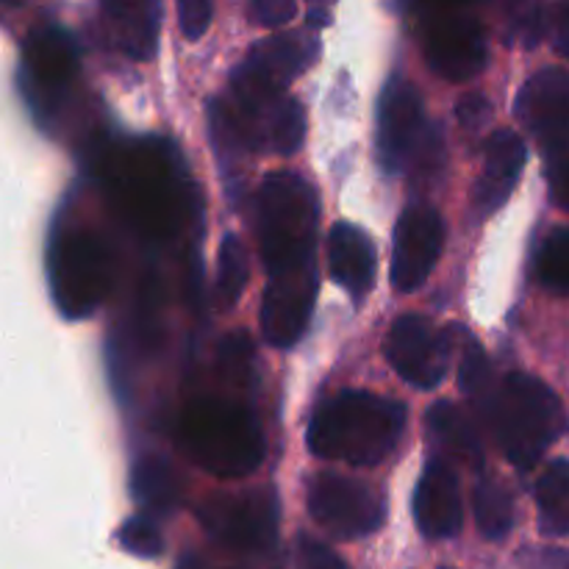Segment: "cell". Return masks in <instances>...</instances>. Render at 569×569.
<instances>
[{
	"mask_svg": "<svg viewBox=\"0 0 569 569\" xmlns=\"http://www.w3.org/2000/svg\"><path fill=\"white\" fill-rule=\"evenodd\" d=\"M406 431V406L365 389H345L315 411L309 450L356 467L381 465Z\"/></svg>",
	"mask_w": 569,
	"mask_h": 569,
	"instance_id": "1",
	"label": "cell"
},
{
	"mask_svg": "<svg viewBox=\"0 0 569 569\" xmlns=\"http://www.w3.org/2000/svg\"><path fill=\"white\" fill-rule=\"evenodd\" d=\"M506 459L531 470L567 431V411L559 395L539 378L511 372L495 387L483 406Z\"/></svg>",
	"mask_w": 569,
	"mask_h": 569,
	"instance_id": "2",
	"label": "cell"
},
{
	"mask_svg": "<svg viewBox=\"0 0 569 569\" xmlns=\"http://www.w3.org/2000/svg\"><path fill=\"white\" fill-rule=\"evenodd\" d=\"M320 203L298 172L278 170L261 181L256 194V233L267 276L315 264Z\"/></svg>",
	"mask_w": 569,
	"mask_h": 569,
	"instance_id": "3",
	"label": "cell"
},
{
	"mask_svg": "<svg viewBox=\"0 0 569 569\" xmlns=\"http://www.w3.org/2000/svg\"><path fill=\"white\" fill-rule=\"evenodd\" d=\"M181 442L189 459L217 478H244L264 459V431L253 411L226 398H200L183 411Z\"/></svg>",
	"mask_w": 569,
	"mask_h": 569,
	"instance_id": "4",
	"label": "cell"
},
{
	"mask_svg": "<svg viewBox=\"0 0 569 569\" xmlns=\"http://www.w3.org/2000/svg\"><path fill=\"white\" fill-rule=\"evenodd\" d=\"M109 183L128 220L144 233H170L183 217L178 159L164 144H131L120 159L111 161Z\"/></svg>",
	"mask_w": 569,
	"mask_h": 569,
	"instance_id": "5",
	"label": "cell"
},
{
	"mask_svg": "<svg viewBox=\"0 0 569 569\" xmlns=\"http://www.w3.org/2000/svg\"><path fill=\"white\" fill-rule=\"evenodd\" d=\"M50 283L61 315L87 317L106 298L111 283L109 250L83 228H64L50 242Z\"/></svg>",
	"mask_w": 569,
	"mask_h": 569,
	"instance_id": "6",
	"label": "cell"
},
{
	"mask_svg": "<svg viewBox=\"0 0 569 569\" xmlns=\"http://www.w3.org/2000/svg\"><path fill=\"white\" fill-rule=\"evenodd\" d=\"M309 515L333 539H361L383 526L387 506L367 483L320 472L309 487Z\"/></svg>",
	"mask_w": 569,
	"mask_h": 569,
	"instance_id": "7",
	"label": "cell"
},
{
	"mask_svg": "<svg viewBox=\"0 0 569 569\" xmlns=\"http://www.w3.org/2000/svg\"><path fill=\"white\" fill-rule=\"evenodd\" d=\"M206 531L237 553H264L278 537V500L270 489L222 495L200 509Z\"/></svg>",
	"mask_w": 569,
	"mask_h": 569,
	"instance_id": "8",
	"label": "cell"
},
{
	"mask_svg": "<svg viewBox=\"0 0 569 569\" xmlns=\"http://www.w3.org/2000/svg\"><path fill=\"white\" fill-rule=\"evenodd\" d=\"M450 348L453 345L420 315L398 317L383 342L392 370L417 389H433L442 383Z\"/></svg>",
	"mask_w": 569,
	"mask_h": 569,
	"instance_id": "9",
	"label": "cell"
},
{
	"mask_svg": "<svg viewBox=\"0 0 569 569\" xmlns=\"http://www.w3.org/2000/svg\"><path fill=\"white\" fill-rule=\"evenodd\" d=\"M445 248V222L433 206L415 203L400 214L395 228L392 287L398 292H415L437 267Z\"/></svg>",
	"mask_w": 569,
	"mask_h": 569,
	"instance_id": "10",
	"label": "cell"
},
{
	"mask_svg": "<svg viewBox=\"0 0 569 569\" xmlns=\"http://www.w3.org/2000/svg\"><path fill=\"white\" fill-rule=\"evenodd\" d=\"M428 67L439 78L465 83L483 72L489 59L487 31L476 17L442 14L428 26L426 33Z\"/></svg>",
	"mask_w": 569,
	"mask_h": 569,
	"instance_id": "11",
	"label": "cell"
},
{
	"mask_svg": "<svg viewBox=\"0 0 569 569\" xmlns=\"http://www.w3.org/2000/svg\"><path fill=\"white\" fill-rule=\"evenodd\" d=\"M422 126L426 111L420 92L403 78H392L378 100V159L389 176L409 164L426 137Z\"/></svg>",
	"mask_w": 569,
	"mask_h": 569,
	"instance_id": "12",
	"label": "cell"
},
{
	"mask_svg": "<svg viewBox=\"0 0 569 569\" xmlns=\"http://www.w3.org/2000/svg\"><path fill=\"white\" fill-rule=\"evenodd\" d=\"M26 92L33 106L44 109L53 106L76 81L78 48L67 31L56 26H42L26 39Z\"/></svg>",
	"mask_w": 569,
	"mask_h": 569,
	"instance_id": "13",
	"label": "cell"
},
{
	"mask_svg": "<svg viewBox=\"0 0 569 569\" xmlns=\"http://www.w3.org/2000/svg\"><path fill=\"white\" fill-rule=\"evenodd\" d=\"M317 298V267L270 276L261 303V331L276 348H289L303 337Z\"/></svg>",
	"mask_w": 569,
	"mask_h": 569,
	"instance_id": "14",
	"label": "cell"
},
{
	"mask_svg": "<svg viewBox=\"0 0 569 569\" xmlns=\"http://www.w3.org/2000/svg\"><path fill=\"white\" fill-rule=\"evenodd\" d=\"M517 117L548 153L569 144V72L548 67L528 78L517 94Z\"/></svg>",
	"mask_w": 569,
	"mask_h": 569,
	"instance_id": "15",
	"label": "cell"
},
{
	"mask_svg": "<svg viewBox=\"0 0 569 569\" xmlns=\"http://www.w3.org/2000/svg\"><path fill=\"white\" fill-rule=\"evenodd\" d=\"M415 522L426 539H450L465 526L459 478L445 459L428 461L415 492Z\"/></svg>",
	"mask_w": 569,
	"mask_h": 569,
	"instance_id": "16",
	"label": "cell"
},
{
	"mask_svg": "<svg viewBox=\"0 0 569 569\" xmlns=\"http://www.w3.org/2000/svg\"><path fill=\"white\" fill-rule=\"evenodd\" d=\"M526 167V142L515 131H495L483 150L481 176L476 181L472 203L481 217H489L509 200Z\"/></svg>",
	"mask_w": 569,
	"mask_h": 569,
	"instance_id": "17",
	"label": "cell"
},
{
	"mask_svg": "<svg viewBox=\"0 0 569 569\" xmlns=\"http://www.w3.org/2000/svg\"><path fill=\"white\" fill-rule=\"evenodd\" d=\"M106 33L133 61L153 59L159 48L161 0H100Z\"/></svg>",
	"mask_w": 569,
	"mask_h": 569,
	"instance_id": "18",
	"label": "cell"
},
{
	"mask_svg": "<svg viewBox=\"0 0 569 569\" xmlns=\"http://www.w3.org/2000/svg\"><path fill=\"white\" fill-rule=\"evenodd\" d=\"M317 56V39L306 31L278 33L264 39L248 53V59L237 67V72L267 83L272 89H287L292 78H298L311 59Z\"/></svg>",
	"mask_w": 569,
	"mask_h": 569,
	"instance_id": "19",
	"label": "cell"
},
{
	"mask_svg": "<svg viewBox=\"0 0 569 569\" xmlns=\"http://www.w3.org/2000/svg\"><path fill=\"white\" fill-rule=\"evenodd\" d=\"M328 267L345 292L361 298L376 281V248L361 228L350 222H337L328 237Z\"/></svg>",
	"mask_w": 569,
	"mask_h": 569,
	"instance_id": "20",
	"label": "cell"
},
{
	"mask_svg": "<svg viewBox=\"0 0 569 569\" xmlns=\"http://www.w3.org/2000/svg\"><path fill=\"white\" fill-rule=\"evenodd\" d=\"M428 433H431L433 448L445 456V461H459L467 467L483 465L481 437H478L470 417L456 403L439 400L428 409Z\"/></svg>",
	"mask_w": 569,
	"mask_h": 569,
	"instance_id": "21",
	"label": "cell"
},
{
	"mask_svg": "<svg viewBox=\"0 0 569 569\" xmlns=\"http://www.w3.org/2000/svg\"><path fill=\"white\" fill-rule=\"evenodd\" d=\"M537 511L545 537H569V459L550 461L539 476Z\"/></svg>",
	"mask_w": 569,
	"mask_h": 569,
	"instance_id": "22",
	"label": "cell"
},
{
	"mask_svg": "<svg viewBox=\"0 0 569 569\" xmlns=\"http://www.w3.org/2000/svg\"><path fill=\"white\" fill-rule=\"evenodd\" d=\"M131 495L150 515H170L181 500V487L167 461L142 459L131 472Z\"/></svg>",
	"mask_w": 569,
	"mask_h": 569,
	"instance_id": "23",
	"label": "cell"
},
{
	"mask_svg": "<svg viewBox=\"0 0 569 569\" xmlns=\"http://www.w3.org/2000/svg\"><path fill=\"white\" fill-rule=\"evenodd\" d=\"M472 511H476L478 531L489 542H500L515 528V498L498 481H481L472 492Z\"/></svg>",
	"mask_w": 569,
	"mask_h": 569,
	"instance_id": "24",
	"label": "cell"
},
{
	"mask_svg": "<svg viewBox=\"0 0 569 569\" xmlns=\"http://www.w3.org/2000/svg\"><path fill=\"white\" fill-rule=\"evenodd\" d=\"M456 350H459V387L461 392L470 395L478 403V409H483L489 400V395L495 392L492 387V367H489L487 353H483L481 345L470 337L467 331L456 328Z\"/></svg>",
	"mask_w": 569,
	"mask_h": 569,
	"instance_id": "25",
	"label": "cell"
},
{
	"mask_svg": "<svg viewBox=\"0 0 569 569\" xmlns=\"http://www.w3.org/2000/svg\"><path fill=\"white\" fill-rule=\"evenodd\" d=\"M537 278L548 292L569 298V228H556L537 250Z\"/></svg>",
	"mask_w": 569,
	"mask_h": 569,
	"instance_id": "26",
	"label": "cell"
},
{
	"mask_svg": "<svg viewBox=\"0 0 569 569\" xmlns=\"http://www.w3.org/2000/svg\"><path fill=\"white\" fill-rule=\"evenodd\" d=\"M248 283V253L239 237L228 233L220 244V267H217V300L222 309L237 306Z\"/></svg>",
	"mask_w": 569,
	"mask_h": 569,
	"instance_id": "27",
	"label": "cell"
},
{
	"mask_svg": "<svg viewBox=\"0 0 569 569\" xmlns=\"http://www.w3.org/2000/svg\"><path fill=\"white\" fill-rule=\"evenodd\" d=\"M500 17L509 42L537 48L545 33V0H500Z\"/></svg>",
	"mask_w": 569,
	"mask_h": 569,
	"instance_id": "28",
	"label": "cell"
},
{
	"mask_svg": "<svg viewBox=\"0 0 569 569\" xmlns=\"http://www.w3.org/2000/svg\"><path fill=\"white\" fill-rule=\"evenodd\" d=\"M117 542L122 550L139 556V559H156L164 550V539H161L159 528L150 517H131L117 531Z\"/></svg>",
	"mask_w": 569,
	"mask_h": 569,
	"instance_id": "29",
	"label": "cell"
},
{
	"mask_svg": "<svg viewBox=\"0 0 569 569\" xmlns=\"http://www.w3.org/2000/svg\"><path fill=\"white\" fill-rule=\"evenodd\" d=\"M411 164H415L417 178H422V181H428V178H433L439 170H442L445 144H442V137H439L437 128H433L428 137H422L420 148H417L415 156H411Z\"/></svg>",
	"mask_w": 569,
	"mask_h": 569,
	"instance_id": "30",
	"label": "cell"
},
{
	"mask_svg": "<svg viewBox=\"0 0 569 569\" xmlns=\"http://www.w3.org/2000/svg\"><path fill=\"white\" fill-rule=\"evenodd\" d=\"M295 569H348L342 565L333 550H328L326 545L315 542L309 537H300L298 553H295Z\"/></svg>",
	"mask_w": 569,
	"mask_h": 569,
	"instance_id": "31",
	"label": "cell"
},
{
	"mask_svg": "<svg viewBox=\"0 0 569 569\" xmlns=\"http://www.w3.org/2000/svg\"><path fill=\"white\" fill-rule=\"evenodd\" d=\"M178 11H181L183 33L189 39H200L211 22L214 0H178Z\"/></svg>",
	"mask_w": 569,
	"mask_h": 569,
	"instance_id": "32",
	"label": "cell"
},
{
	"mask_svg": "<svg viewBox=\"0 0 569 569\" xmlns=\"http://www.w3.org/2000/svg\"><path fill=\"white\" fill-rule=\"evenodd\" d=\"M250 17L264 28L287 26L295 17V0H250Z\"/></svg>",
	"mask_w": 569,
	"mask_h": 569,
	"instance_id": "33",
	"label": "cell"
},
{
	"mask_svg": "<svg viewBox=\"0 0 569 569\" xmlns=\"http://www.w3.org/2000/svg\"><path fill=\"white\" fill-rule=\"evenodd\" d=\"M456 117H459L461 128H467V131H481L489 122V117H492V103L481 92H472L459 100Z\"/></svg>",
	"mask_w": 569,
	"mask_h": 569,
	"instance_id": "34",
	"label": "cell"
},
{
	"mask_svg": "<svg viewBox=\"0 0 569 569\" xmlns=\"http://www.w3.org/2000/svg\"><path fill=\"white\" fill-rule=\"evenodd\" d=\"M550 192L561 209L569 211V144L550 153Z\"/></svg>",
	"mask_w": 569,
	"mask_h": 569,
	"instance_id": "35",
	"label": "cell"
},
{
	"mask_svg": "<svg viewBox=\"0 0 569 569\" xmlns=\"http://www.w3.org/2000/svg\"><path fill=\"white\" fill-rule=\"evenodd\" d=\"M553 48L569 61V0H559L553 14Z\"/></svg>",
	"mask_w": 569,
	"mask_h": 569,
	"instance_id": "36",
	"label": "cell"
},
{
	"mask_svg": "<svg viewBox=\"0 0 569 569\" xmlns=\"http://www.w3.org/2000/svg\"><path fill=\"white\" fill-rule=\"evenodd\" d=\"M331 3H333V0H309L311 17H315L317 26L328 22V9H331Z\"/></svg>",
	"mask_w": 569,
	"mask_h": 569,
	"instance_id": "37",
	"label": "cell"
},
{
	"mask_svg": "<svg viewBox=\"0 0 569 569\" xmlns=\"http://www.w3.org/2000/svg\"><path fill=\"white\" fill-rule=\"evenodd\" d=\"M426 3H431L433 9H453V6L467 3V0H426Z\"/></svg>",
	"mask_w": 569,
	"mask_h": 569,
	"instance_id": "38",
	"label": "cell"
},
{
	"mask_svg": "<svg viewBox=\"0 0 569 569\" xmlns=\"http://www.w3.org/2000/svg\"><path fill=\"white\" fill-rule=\"evenodd\" d=\"M3 3L9 6V9H11V6H17V3H20V0H3Z\"/></svg>",
	"mask_w": 569,
	"mask_h": 569,
	"instance_id": "39",
	"label": "cell"
}]
</instances>
